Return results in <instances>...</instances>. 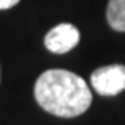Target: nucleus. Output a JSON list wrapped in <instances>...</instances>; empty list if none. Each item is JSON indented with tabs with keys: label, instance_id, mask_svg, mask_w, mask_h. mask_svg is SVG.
Masks as SVG:
<instances>
[{
	"label": "nucleus",
	"instance_id": "nucleus-1",
	"mask_svg": "<svg viewBox=\"0 0 125 125\" xmlns=\"http://www.w3.org/2000/svg\"><path fill=\"white\" fill-rule=\"evenodd\" d=\"M35 99L47 113L61 118H75L90 108L92 92L76 73L47 70L35 83Z\"/></svg>",
	"mask_w": 125,
	"mask_h": 125
},
{
	"label": "nucleus",
	"instance_id": "nucleus-3",
	"mask_svg": "<svg viewBox=\"0 0 125 125\" xmlns=\"http://www.w3.org/2000/svg\"><path fill=\"white\" fill-rule=\"evenodd\" d=\"M45 47L54 54H66L71 49H75L80 42V31L76 26L70 23H61L54 26L49 33L45 35Z\"/></svg>",
	"mask_w": 125,
	"mask_h": 125
},
{
	"label": "nucleus",
	"instance_id": "nucleus-5",
	"mask_svg": "<svg viewBox=\"0 0 125 125\" xmlns=\"http://www.w3.org/2000/svg\"><path fill=\"white\" fill-rule=\"evenodd\" d=\"M19 0H0V10H5V9H10L14 5H18Z\"/></svg>",
	"mask_w": 125,
	"mask_h": 125
},
{
	"label": "nucleus",
	"instance_id": "nucleus-4",
	"mask_svg": "<svg viewBox=\"0 0 125 125\" xmlns=\"http://www.w3.org/2000/svg\"><path fill=\"white\" fill-rule=\"evenodd\" d=\"M106 19L113 30L125 31V0H109L106 9Z\"/></svg>",
	"mask_w": 125,
	"mask_h": 125
},
{
	"label": "nucleus",
	"instance_id": "nucleus-2",
	"mask_svg": "<svg viewBox=\"0 0 125 125\" xmlns=\"http://www.w3.org/2000/svg\"><path fill=\"white\" fill-rule=\"evenodd\" d=\"M90 85L99 96H116L125 90V66L109 64L97 68L90 75Z\"/></svg>",
	"mask_w": 125,
	"mask_h": 125
}]
</instances>
